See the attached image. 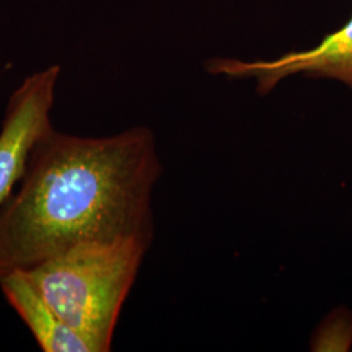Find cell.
<instances>
[{
    "mask_svg": "<svg viewBox=\"0 0 352 352\" xmlns=\"http://www.w3.org/2000/svg\"><path fill=\"white\" fill-rule=\"evenodd\" d=\"M60 76L50 65L28 76L10 97L0 129V208L10 199L25 174L38 141L51 129V111Z\"/></svg>",
    "mask_w": 352,
    "mask_h": 352,
    "instance_id": "cell-3",
    "label": "cell"
},
{
    "mask_svg": "<svg viewBox=\"0 0 352 352\" xmlns=\"http://www.w3.org/2000/svg\"><path fill=\"white\" fill-rule=\"evenodd\" d=\"M208 69L214 75L254 77L260 94H267L280 80L298 74L334 78L352 89V19L315 49L289 52L276 60L217 59L208 64Z\"/></svg>",
    "mask_w": 352,
    "mask_h": 352,
    "instance_id": "cell-4",
    "label": "cell"
},
{
    "mask_svg": "<svg viewBox=\"0 0 352 352\" xmlns=\"http://www.w3.org/2000/svg\"><path fill=\"white\" fill-rule=\"evenodd\" d=\"M149 247L140 239L82 243L21 273L91 352H107Z\"/></svg>",
    "mask_w": 352,
    "mask_h": 352,
    "instance_id": "cell-2",
    "label": "cell"
},
{
    "mask_svg": "<svg viewBox=\"0 0 352 352\" xmlns=\"http://www.w3.org/2000/svg\"><path fill=\"white\" fill-rule=\"evenodd\" d=\"M0 289L42 351L91 352L87 340L64 322L21 272L1 276Z\"/></svg>",
    "mask_w": 352,
    "mask_h": 352,
    "instance_id": "cell-5",
    "label": "cell"
},
{
    "mask_svg": "<svg viewBox=\"0 0 352 352\" xmlns=\"http://www.w3.org/2000/svg\"><path fill=\"white\" fill-rule=\"evenodd\" d=\"M162 174L149 128L84 138L55 128L0 208V277L90 241L154 235L151 197Z\"/></svg>",
    "mask_w": 352,
    "mask_h": 352,
    "instance_id": "cell-1",
    "label": "cell"
}]
</instances>
